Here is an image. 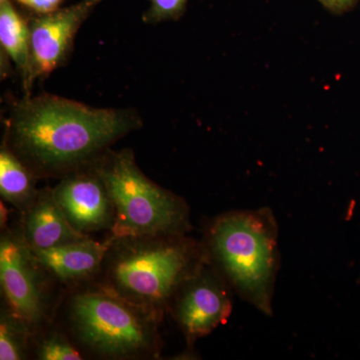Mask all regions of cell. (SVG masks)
Segmentation results:
<instances>
[{"label": "cell", "mask_w": 360, "mask_h": 360, "mask_svg": "<svg viewBox=\"0 0 360 360\" xmlns=\"http://www.w3.org/2000/svg\"><path fill=\"white\" fill-rule=\"evenodd\" d=\"M18 4L30 9L37 15H44L58 11L63 0H14Z\"/></svg>", "instance_id": "cell-17"}, {"label": "cell", "mask_w": 360, "mask_h": 360, "mask_svg": "<svg viewBox=\"0 0 360 360\" xmlns=\"http://www.w3.org/2000/svg\"><path fill=\"white\" fill-rule=\"evenodd\" d=\"M98 286L162 319L182 284L208 262L187 234L108 239Z\"/></svg>", "instance_id": "cell-2"}, {"label": "cell", "mask_w": 360, "mask_h": 360, "mask_svg": "<svg viewBox=\"0 0 360 360\" xmlns=\"http://www.w3.org/2000/svg\"><path fill=\"white\" fill-rule=\"evenodd\" d=\"M40 360H82L84 355L65 335L51 333L42 336L35 349Z\"/></svg>", "instance_id": "cell-15"}, {"label": "cell", "mask_w": 360, "mask_h": 360, "mask_svg": "<svg viewBox=\"0 0 360 360\" xmlns=\"http://www.w3.org/2000/svg\"><path fill=\"white\" fill-rule=\"evenodd\" d=\"M22 214L21 236L32 250H46L89 238L71 226L51 188L39 191L35 200Z\"/></svg>", "instance_id": "cell-11"}, {"label": "cell", "mask_w": 360, "mask_h": 360, "mask_svg": "<svg viewBox=\"0 0 360 360\" xmlns=\"http://www.w3.org/2000/svg\"><path fill=\"white\" fill-rule=\"evenodd\" d=\"M34 174L2 141L0 148V195L20 212H25L37 198Z\"/></svg>", "instance_id": "cell-13"}, {"label": "cell", "mask_w": 360, "mask_h": 360, "mask_svg": "<svg viewBox=\"0 0 360 360\" xmlns=\"http://www.w3.org/2000/svg\"><path fill=\"white\" fill-rule=\"evenodd\" d=\"M149 7L142 15L146 25L177 20L186 11L187 0H148Z\"/></svg>", "instance_id": "cell-16"}, {"label": "cell", "mask_w": 360, "mask_h": 360, "mask_svg": "<svg viewBox=\"0 0 360 360\" xmlns=\"http://www.w3.org/2000/svg\"><path fill=\"white\" fill-rule=\"evenodd\" d=\"M103 0H80L54 13L30 18L32 79H44L65 65L78 30Z\"/></svg>", "instance_id": "cell-8"}, {"label": "cell", "mask_w": 360, "mask_h": 360, "mask_svg": "<svg viewBox=\"0 0 360 360\" xmlns=\"http://www.w3.org/2000/svg\"><path fill=\"white\" fill-rule=\"evenodd\" d=\"M354 1L355 0H333L335 7H338V8H345V7L352 6Z\"/></svg>", "instance_id": "cell-18"}, {"label": "cell", "mask_w": 360, "mask_h": 360, "mask_svg": "<svg viewBox=\"0 0 360 360\" xmlns=\"http://www.w3.org/2000/svg\"><path fill=\"white\" fill-rule=\"evenodd\" d=\"M278 232L270 208L231 210L210 222L202 241L208 262L233 292L267 316L281 267Z\"/></svg>", "instance_id": "cell-3"}, {"label": "cell", "mask_w": 360, "mask_h": 360, "mask_svg": "<svg viewBox=\"0 0 360 360\" xmlns=\"http://www.w3.org/2000/svg\"><path fill=\"white\" fill-rule=\"evenodd\" d=\"M94 167L115 207L110 238L187 234L191 231L186 201L149 179L137 165L131 149H110Z\"/></svg>", "instance_id": "cell-4"}, {"label": "cell", "mask_w": 360, "mask_h": 360, "mask_svg": "<svg viewBox=\"0 0 360 360\" xmlns=\"http://www.w3.org/2000/svg\"><path fill=\"white\" fill-rule=\"evenodd\" d=\"M132 108H97L42 94L14 103L2 141L37 179H61L94 167L111 146L141 129Z\"/></svg>", "instance_id": "cell-1"}, {"label": "cell", "mask_w": 360, "mask_h": 360, "mask_svg": "<svg viewBox=\"0 0 360 360\" xmlns=\"http://www.w3.org/2000/svg\"><path fill=\"white\" fill-rule=\"evenodd\" d=\"M108 245V240L99 243L85 238L46 250H30L46 274L61 283H73L98 274Z\"/></svg>", "instance_id": "cell-10"}, {"label": "cell", "mask_w": 360, "mask_h": 360, "mask_svg": "<svg viewBox=\"0 0 360 360\" xmlns=\"http://www.w3.org/2000/svg\"><path fill=\"white\" fill-rule=\"evenodd\" d=\"M319 1L322 2L326 6L333 7L335 8V4L333 2V0H319Z\"/></svg>", "instance_id": "cell-19"}, {"label": "cell", "mask_w": 360, "mask_h": 360, "mask_svg": "<svg viewBox=\"0 0 360 360\" xmlns=\"http://www.w3.org/2000/svg\"><path fill=\"white\" fill-rule=\"evenodd\" d=\"M0 44L1 53L18 68L25 96L32 91L30 18H23L13 0H0Z\"/></svg>", "instance_id": "cell-12"}, {"label": "cell", "mask_w": 360, "mask_h": 360, "mask_svg": "<svg viewBox=\"0 0 360 360\" xmlns=\"http://www.w3.org/2000/svg\"><path fill=\"white\" fill-rule=\"evenodd\" d=\"M68 317L78 343L96 356L141 359L160 354V317L101 286L73 295Z\"/></svg>", "instance_id": "cell-5"}, {"label": "cell", "mask_w": 360, "mask_h": 360, "mask_svg": "<svg viewBox=\"0 0 360 360\" xmlns=\"http://www.w3.org/2000/svg\"><path fill=\"white\" fill-rule=\"evenodd\" d=\"M233 290L210 262L182 284L168 311L186 338L187 347L226 322L232 312Z\"/></svg>", "instance_id": "cell-7"}, {"label": "cell", "mask_w": 360, "mask_h": 360, "mask_svg": "<svg viewBox=\"0 0 360 360\" xmlns=\"http://www.w3.org/2000/svg\"><path fill=\"white\" fill-rule=\"evenodd\" d=\"M51 191L75 231L89 236L96 232L112 229L115 207L108 188L94 167L61 177Z\"/></svg>", "instance_id": "cell-9"}, {"label": "cell", "mask_w": 360, "mask_h": 360, "mask_svg": "<svg viewBox=\"0 0 360 360\" xmlns=\"http://www.w3.org/2000/svg\"><path fill=\"white\" fill-rule=\"evenodd\" d=\"M0 239V283L4 302L32 333L46 321L49 300L44 272L20 234L4 229Z\"/></svg>", "instance_id": "cell-6"}, {"label": "cell", "mask_w": 360, "mask_h": 360, "mask_svg": "<svg viewBox=\"0 0 360 360\" xmlns=\"http://www.w3.org/2000/svg\"><path fill=\"white\" fill-rule=\"evenodd\" d=\"M32 335V331L25 322L4 304L0 315V359H27L28 342Z\"/></svg>", "instance_id": "cell-14"}]
</instances>
